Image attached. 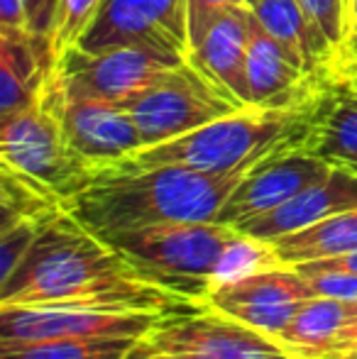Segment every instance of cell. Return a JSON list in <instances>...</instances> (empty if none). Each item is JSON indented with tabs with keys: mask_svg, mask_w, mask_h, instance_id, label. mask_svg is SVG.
<instances>
[{
	"mask_svg": "<svg viewBox=\"0 0 357 359\" xmlns=\"http://www.w3.org/2000/svg\"><path fill=\"white\" fill-rule=\"evenodd\" d=\"M0 306L108 313H181L194 303L142 279L135 266L72 213L57 215L0 284Z\"/></svg>",
	"mask_w": 357,
	"mask_h": 359,
	"instance_id": "cell-1",
	"label": "cell"
},
{
	"mask_svg": "<svg viewBox=\"0 0 357 359\" xmlns=\"http://www.w3.org/2000/svg\"><path fill=\"white\" fill-rule=\"evenodd\" d=\"M245 174H210L174 164L103 169L64 208L98 237L164 222H215Z\"/></svg>",
	"mask_w": 357,
	"mask_h": 359,
	"instance_id": "cell-2",
	"label": "cell"
},
{
	"mask_svg": "<svg viewBox=\"0 0 357 359\" xmlns=\"http://www.w3.org/2000/svg\"><path fill=\"white\" fill-rule=\"evenodd\" d=\"M325 93L328 88L291 108L238 110L169 142L142 147L108 169H147L174 164L210 174L252 171L262 161L309 147Z\"/></svg>",
	"mask_w": 357,
	"mask_h": 359,
	"instance_id": "cell-3",
	"label": "cell"
},
{
	"mask_svg": "<svg viewBox=\"0 0 357 359\" xmlns=\"http://www.w3.org/2000/svg\"><path fill=\"white\" fill-rule=\"evenodd\" d=\"M142 279L201 306L225 279L228 264L255 250L257 242L223 222H164L103 237Z\"/></svg>",
	"mask_w": 357,
	"mask_h": 359,
	"instance_id": "cell-4",
	"label": "cell"
},
{
	"mask_svg": "<svg viewBox=\"0 0 357 359\" xmlns=\"http://www.w3.org/2000/svg\"><path fill=\"white\" fill-rule=\"evenodd\" d=\"M62 98L64 90L52 69L39 98L0 123V166L18 171L67 203L93 184L98 171L64 137Z\"/></svg>",
	"mask_w": 357,
	"mask_h": 359,
	"instance_id": "cell-5",
	"label": "cell"
},
{
	"mask_svg": "<svg viewBox=\"0 0 357 359\" xmlns=\"http://www.w3.org/2000/svg\"><path fill=\"white\" fill-rule=\"evenodd\" d=\"M123 105L137 125L144 147L169 142L248 108L210 83L191 62L169 69Z\"/></svg>",
	"mask_w": 357,
	"mask_h": 359,
	"instance_id": "cell-6",
	"label": "cell"
},
{
	"mask_svg": "<svg viewBox=\"0 0 357 359\" xmlns=\"http://www.w3.org/2000/svg\"><path fill=\"white\" fill-rule=\"evenodd\" d=\"M137 347L186 359H299L279 340L206 306L164 316Z\"/></svg>",
	"mask_w": 357,
	"mask_h": 359,
	"instance_id": "cell-7",
	"label": "cell"
},
{
	"mask_svg": "<svg viewBox=\"0 0 357 359\" xmlns=\"http://www.w3.org/2000/svg\"><path fill=\"white\" fill-rule=\"evenodd\" d=\"M184 62L189 59L147 44H123L103 52L72 47L54 62V76L67 98L125 103L130 95Z\"/></svg>",
	"mask_w": 357,
	"mask_h": 359,
	"instance_id": "cell-8",
	"label": "cell"
},
{
	"mask_svg": "<svg viewBox=\"0 0 357 359\" xmlns=\"http://www.w3.org/2000/svg\"><path fill=\"white\" fill-rule=\"evenodd\" d=\"M314 296L318 293L299 269L260 264L257 269L220 279L201 306L235 318L276 340L296 311Z\"/></svg>",
	"mask_w": 357,
	"mask_h": 359,
	"instance_id": "cell-9",
	"label": "cell"
},
{
	"mask_svg": "<svg viewBox=\"0 0 357 359\" xmlns=\"http://www.w3.org/2000/svg\"><path fill=\"white\" fill-rule=\"evenodd\" d=\"M147 44L189 59V0H103L76 47Z\"/></svg>",
	"mask_w": 357,
	"mask_h": 359,
	"instance_id": "cell-10",
	"label": "cell"
},
{
	"mask_svg": "<svg viewBox=\"0 0 357 359\" xmlns=\"http://www.w3.org/2000/svg\"><path fill=\"white\" fill-rule=\"evenodd\" d=\"M172 313H108L79 308L0 306V342H37L64 337H135L142 340Z\"/></svg>",
	"mask_w": 357,
	"mask_h": 359,
	"instance_id": "cell-11",
	"label": "cell"
},
{
	"mask_svg": "<svg viewBox=\"0 0 357 359\" xmlns=\"http://www.w3.org/2000/svg\"><path fill=\"white\" fill-rule=\"evenodd\" d=\"M330 171H333V164H328L309 149H294L262 161L252 171H248L243 181L235 186L215 222L230 227L243 225L252 217H260L284 205L306 186L321 181Z\"/></svg>",
	"mask_w": 357,
	"mask_h": 359,
	"instance_id": "cell-12",
	"label": "cell"
},
{
	"mask_svg": "<svg viewBox=\"0 0 357 359\" xmlns=\"http://www.w3.org/2000/svg\"><path fill=\"white\" fill-rule=\"evenodd\" d=\"M59 115L69 147L95 171L108 169L144 147L142 135L123 103L67 98L64 93Z\"/></svg>",
	"mask_w": 357,
	"mask_h": 359,
	"instance_id": "cell-13",
	"label": "cell"
},
{
	"mask_svg": "<svg viewBox=\"0 0 357 359\" xmlns=\"http://www.w3.org/2000/svg\"><path fill=\"white\" fill-rule=\"evenodd\" d=\"M328 83L330 76L301 72L252 13L248 39V88L252 108L301 105L323 93Z\"/></svg>",
	"mask_w": 357,
	"mask_h": 359,
	"instance_id": "cell-14",
	"label": "cell"
},
{
	"mask_svg": "<svg viewBox=\"0 0 357 359\" xmlns=\"http://www.w3.org/2000/svg\"><path fill=\"white\" fill-rule=\"evenodd\" d=\"M350 208H357V174L348 166H333L328 176L306 186L284 205L260 217H252L235 230L255 242H271L301 232L316 222H323L325 217Z\"/></svg>",
	"mask_w": 357,
	"mask_h": 359,
	"instance_id": "cell-15",
	"label": "cell"
},
{
	"mask_svg": "<svg viewBox=\"0 0 357 359\" xmlns=\"http://www.w3.org/2000/svg\"><path fill=\"white\" fill-rule=\"evenodd\" d=\"M252 8L240 5L230 8L210 25L206 37L196 49H191L189 62L198 69L210 83L233 95L243 105H250L248 88V39Z\"/></svg>",
	"mask_w": 357,
	"mask_h": 359,
	"instance_id": "cell-16",
	"label": "cell"
},
{
	"mask_svg": "<svg viewBox=\"0 0 357 359\" xmlns=\"http://www.w3.org/2000/svg\"><path fill=\"white\" fill-rule=\"evenodd\" d=\"M54 62L52 44L29 29L0 27V123L39 98Z\"/></svg>",
	"mask_w": 357,
	"mask_h": 359,
	"instance_id": "cell-17",
	"label": "cell"
},
{
	"mask_svg": "<svg viewBox=\"0 0 357 359\" xmlns=\"http://www.w3.org/2000/svg\"><path fill=\"white\" fill-rule=\"evenodd\" d=\"M252 13L301 72L309 76H330L338 49L330 44L301 0H262Z\"/></svg>",
	"mask_w": 357,
	"mask_h": 359,
	"instance_id": "cell-18",
	"label": "cell"
},
{
	"mask_svg": "<svg viewBox=\"0 0 357 359\" xmlns=\"http://www.w3.org/2000/svg\"><path fill=\"white\" fill-rule=\"evenodd\" d=\"M357 301L314 296L296 311L276 340L299 359H328L338 337L355 320Z\"/></svg>",
	"mask_w": 357,
	"mask_h": 359,
	"instance_id": "cell-19",
	"label": "cell"
},
{
	"mask_svg": "<svg viewBox=\"0 0 357 359\" xmlns=\"http://www.w3.org/2000/svg\"><path fill=\"white\" fill-rule=\"evenodd\" d=\"M260 247H262V264L281 266H299L306 262L357 252V208L335 213L294 235L260 242Z\"/></svg>",
	"mask_w": 357,
	"mask_h": 359,
	"instance_id": "cell-20",
	"label": "cell"
},
{
	"mask_svg": "<svg viewBox=\"0 0 357 359\" xmlns=\"http://www.w3.org/2000/svg\"><path fill=\"white\" fill-rule=\"evenodd\" d=\"M306 149L333 166L357 164V93L330 79Z\"/></svg>",
	"mask_w": 357,
	"mask_h": 359,
	"instance_id": "cell-21",
	"label": "cell"
},
{
	"mask_svg": "<svg viewBox=\"0 0 357 359\" xmlns=\"http://www.w3.org/2000/svg\"><path fill=\"white\" fill-rule=\"evenodd\" d=\"M135 337H64L37 342H0V359H125Z\"/></svg>",
	"mask_w": 357,
	"mask_h": 359,
	"instance_id": "cell-22",
	"label": "cell"
},
{
	"mask_svg": "<svg viewBox=\"0 0 357 359\" xmlns=\"http://www.w3.org/2000/svg\"><path fill=\"white\" fill-rule=\"evenodd\" d=\"M103 0H59L57 27H54L52 49L54 59L62 57L67 49L76 47L81 34L88 29L95 10Z\"/></svg>",
	"mask_w": 357,
	"mask_h": 359,
	"instance_id": "cell-23",
	"label": "cell"
},
{
	"mask_svg": "<svg viewBox=\"0 0 357 359\" xmlns=\"http://www.w3.org/2000/svg\"><path fill=\"white\" fill-rule=\"evenodd\" d=\"M47 225L34 220H20L13 222V225L0 227V284L5 279H10V274L18 269V264L25 259L29 247L34 245L39 232Z\"/></svg>",
	"mask_w": 357,
	"mask_h": 359,
	"instance_id": "cell-24",
	"label": "cell"
},
{
	"mask_svg": "<svg viewBox=\"0 0 357 359\" xmlns=\"http://www.w3.org/2000/svg\"><path fill=\"white\" fill-rule=\"evenodd\" d=\"M309 15L321 25L325 37L330 39L335 49H340L348 42L353 32V10L350 0H301Z\"/></svg>",
	"mask_w": 357,
	"mask_h": 359,
	"instance_id": "cell-25",
	"label": "cell"
},
{
	"mask_svg": "<svg viewBox=\"0 0 357 359\" xmlns=\"http://www.w3.org/2000/svg\"><path fill=\"white\" fill-rule=\"evenodd\" d=\"M245 0H189V47L196 49L210 25L230 8H240ZM189 49V54H191Z\"/></svg>",
	"mask_w": 357,
	"mask_h": 359,
	"instance_id": "cell-26",
	"label": "cell"
},
{
	"mask_svg": "<svg viewBox=\"0 0 357 359\" xmlns=\"http://www.w3.org/2000/svg\"><path fill=\"white\" fill-rule=\"evenodd\" d=\"M57 15L59 0H27V29L49 44H52L54 27H57Z\"/></svg>",
	"mask_w": 357,
	"mask_h": 359,
	"instance_id": "cell-27",
	"label": "cell"
},
{
	"mask_svg": "<svg viewBox=\"0 0 357 359\" xmlns=\"http://www.w3.org/2000/svg\"><path fill=\"white\" fill-rule=\"evenodd\" d=\"M330 79L335 83L345 86L348 90L357 93V37L350 34L348 42L338 49L333 59V67H330Z\"/></svg>",
	"mask_w": 357,
	"mask_h": 359,
	"instance_id": "cell-28",
	"label": "cell"
},
{
	"mask_svg": "<svg viewBox=\"0 0 357 359\" xmlns=\"http://www.w3.org/2000/svg\"><path fill=\"white\" fill-rule=\"evenodd\" d=\"M301 274H316V271H343V274H357V252H348V255L330 257V259L318 262H306V264L294 266Z\"/></svg>",
	"mask_w": 357,
	"mask_h": 359,
	"instance_id": "cell-29",
	"label": "cell"
},
{
	"mask_svg": "<svg viewBox=\"0 0 357 359\" xmlns=\"http://www.w3.org/2000/svg\"><path fill=\"white\" fill-rule=\"evenodd\" d=\"M0 27L27 29V0H0Z\"/></svg>",
	"mask_w": 357,
	"mask_h": 359,
	"instance_id": "cell-30",
	"label": "cell"
},
{
	"mask_svg": "<svg viewBox=\"0 0 357 359\" xmlns=\"http://www.w3.org/2000/svg\"><path fill=\"white\" fill-rule=\"evenodd\" d=\"M328 359H357V316H355V320L345 327L343 335L338 337V342H335Z\"/></svg>",
	"mask_w": 357,
	"mask_h": 359,
	"instance_id": "cell-31",
	"label": "cell"
},
{
	"mask_svg": "<svg viewBox=\"0 0 357 359\" xmlns=\"http://www.w3.org/2000/svg\"><path fill=\"white\" fill-rule=\"evenodd\" d=\"M125 359H186V357H179V355H164V352H144L137 347V342H135V347L130 350V355Z\"/></svg>",
	"mask_w": 357,
	"mask_h": 359,
	"instance_id": "cell-32",
	"label": "cell"
},
{
	"mask_svg": "<svg viewBox=\"0 0 357 359\" xmlns=\"http://www.w3.org/2000/svg\"><path fill=\"white\" fill-rule=\"evenodd\" d=\"M350 10H353V20H357V0H350Z\"/></svg>",
	"mask_w": 357,
	"mask_h": 359,
	"instance_id": "cell-33",
	"label": "cell"
},
{
	"mask_svg": "<svg viewBox=\"0 0 357 359\" xmlns=\"http://www.w3.org/2000/svg\"><path fill=\"white\" fill-rule=\"evenodd\" d=\"M260 3H262V0H245V5H248V8H257Z\"/></svg>",
	"mask_w": 357,
	"mask_h": 359,
	"instance_id": "cell-34",
	"label": "cell"
},
{
	"mask_svg": "<svg viewBox=\"0 0 357 359\" xmlns=\"http://www.w3.org/2000/svg\"><path fill=\"white\" fill-rule=\"evenodd\" d=\"M350 34H355V37H357V20H353V32H350Z\"/></svg>",
	"mask_w": 357,
	"mask_h": 359,
	"instance_id": "cell-35",
	"label": "cell"
},
{
	"mask_svg": "<svg viewBox=\"0 0 357 359\" xmlns=\"http://www.w3.org/2000/svg\"><path fill=\"white\" fill-rule=\"evenodd\" d=\"M348 169H353V171H355V174H357V164H353V166H348Z\"/></svg>",
	"mask_w": 357,
	"mask_h": 359,
	"instance_id": "cell-36",
	"label": "cell"
}]
</instances>
